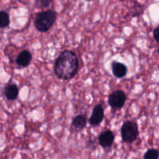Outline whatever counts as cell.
Wrapping results in <instances>:
<instances>
[{
  "mask_svg": "<svg viewBox=\"0 0 159 159\" xmlns=\"http://www.w3.org/2000/svg\"><path fill=\"white\" fill-rule=\"evenodd\" d=\"M153 34H154V37H155V40L159 43V26L154 30Z\"/></svg>",
  "mask_w": 159,
  "mask_h": 159,
  "instance_id": "14",
  "label": "cell"
},
{
  "mask_svg": "<svg viewBox=\"0 0 159 159\" xmlns=\"http://www.w3.org/2000/svg\"><path fill=\"white\" fill-rule=\"evenodd\" d=\"M112 71L116 78H123L127 75V68L120 62L113 61L112 63Z\"/></svg>",
  "mask_w": 159,
  "mask_h": 159,
  "instance_id": "8",
  "label": "cell"
},
{
  "mask_svg": "<svg viewBox=\"0 0 159 159\" xmlns=\"http://www.w3.org/2000/svg\"><path fill=\"white\" fill-rule=\"evenodd\" d=\"M49 1H51V0H49Z\"/></svg>",
  "mask_w": 159,
  "mask_h": 159,
  "instance_id": "17",
  "label": "cell"
},
{
  "mask_svg": "<svg viewBox=\"0 0 159 159\" xmlns=\"http://www.w3.org/2000/svg\"><path fill=\"white\" fill-rule=\"evenodd\" d=\"M87 124V119L85 115H78L73 118L71 126L78 130H81L85 128Z\"/></svg>",
  "mask_w": 159,
  "mask_h": 159,
  "instance_id": "10",
  "label": "cell"
},
{
  "mask_svg": "<svg viewBox=\"0 0 159 159\" xmlns=\"http://www.w3.org/2000/svg\"><path fill=\"white\" fill-rule=\"evenodd\" d=\"M158 158L159 152L156 149H150L144 155V159H158Z\"/></svg>",
  "mask_w": 159,
  "mask_h": 159,
  "instance_id": "12",
  "label": "cell"
},
{
  "mask_svg": "<svg viewBox=\"0 0 159 159\" xmlns=\"http://www.w3.org/2000/svg\"><path fill=\"white\" fill-rule=\"evenodd\" d=\"M158 54H159V48H158Z\"/></svg>",
  "mask_w": 159,
  "mask_h": 159,
  "instance_id": "15",
  "label": "cell"
},
{
  "mask_svg": "<svg viewBox=\"0 0 159 159\" xmlns=\"http://www.w3.org/2000/svg\"><path fill=\"white\" fill-rule=\"evenodd\" d=\"M119 1H125V0H119Z\"/></svg>",
  "mask_w": 159,
  "mask_h": 159,
  "instance_id": "16",
  "label": "cell"
},
{
  "mask_svg": "<svg viewBox=\"0 0 159 159\" xmlns=\"http://www.w3.org/2000/svg\"><path fill=\"white\" fill-rule=\"evenodd\" d=\"M31 60H32V54L27 50H24L18 54L16 61L19 66L25 68L30 65Z\"/></svg>",
  "mask_w": 159,
  "mask_h": 159,
  "instance_id": "7",
  "label": "cell"
},
{
  "mask_svg": "<svg viewBox=\"0 0 159 159\" xmlns=\"http://www.w3.org/2000/svg\"><path fill=\"white\" fill-rule=\"evenodd\" d=\"M57 19V13L52 9L38 12L34 20V26L40 32H47L54 24Z\"/></svg>",
  "mask_w": 159,
  "mask_h": 159,
  "instance_id": "2",
  "label": "cell"
},
{
  "mask_svg": "<svg viewBox=\"0 0 159 159\" xmlns=\"http://www.w3.org/2000/svg\"><path fill=\"white\" fill-rule=\"evenodd\" d=\"M127 96L122 90H116L109 96L108 102L110 107L113 109H120L125 104Z\"/></svg>",
  "mask_w": 159,
  "mask_h": 159,
  "instance_id": "4",
  "label": "cell"
},
{
  "mask_svg": "<svg viewBox=\"0 0 159 159\" xmlns=\"http://www.w3.org/2000/svg\"><path fill=\"white\" fill-rule=\"evenodd\" d=\"M104 118V111L102 106L101 104H97L93 108V113L89 118V124L91 126H98L101 124Z\"/></svg>",
  "mask_w": 159,
  "mask_h": 159,
  "instance_id": "5",
  "label": "cell"
},
{
  "mask_svg": "<svg viewBox=\"0 0 159 159\" xmlns=\"http://www.w3.org/2000/svg\"><path fill=\"white\" fill-rule=\"evenodd\" d=\"M9 23H10V20H9V13L6 11L2 10L0 12V27H7L9 25Z\"/></svg>",
  "mask_w": 159,
  "mask_h": 159,
  "instance_id": "11",
  "label": "cell"
},
{
  "mask_svg": "<svg viewBox=\"0 0 159 159\" xmlns=\"http://www.w3.org/2000/svg\"><path fill=\"white\" fill-rule=\"evenodd\" d=\"M4 94L8 100H15L19 94L18 87L15 84H8L4 88Z\"/></svg>",
  "mask_w": 159,
  "mask_h": 159,
  "instance_id": "9",
  "label": "cell"
},
{
  "mask_svg": "<svg viewBox=\"0 0 159 159\" xmlns=\"http://www.w3.org/2000/svg\"><path fill=\"white\" fill-rule=\"evenodd\" d=\"M139 134L138 124L134 121H126L121 127V137L124 142L133 143Z\"/></svg>",
  "mask_w": 159,
  "mask_h": 159,
  "instance_id": "3",
  "label": "cell"
},
{
  "mask_svg": "<svg viewBox=\"0 0 159 159\" xmlns=\"http://www.w3.org/2000/svg\"><path fill=\"white\" fill-rule=\"evenodd\" d=\"M49 0H37V2L40 3L41 7H48L49 6Z\"/></svg>",
  "mask_w": 159,
  "mask_h": 159,
  "instance_id": "13",
  "label": "cell"
},
{
  "mask_svg": "<svg viewBox=\"0 0 159 159\" xmlns=\"http://www.w3.org/2000/svg\"><path fill=\"white\" fill-rule=\"evenodd\" d=\"M114 141V134L110 130L102 132L99 137V143L102 148H110Z\"/></svg>",
  "mask_w": 159,
  "mask_h": 159,
  "instance_id": "6",
  "label": "cell"
},
{
  "mask_svg": "<svg viewBox=\"0 0 159 159\" xmlns=\"http://www.w3.org/2000/svg\"><path fill=\"white\" fill-rule=\"evenodd\" d=\"M79 60L73 51H65L58 56L54 66V73L58 79L69 80L77 74Z\"/></svg>",
  "mask_w": 159,
  "mask_h": 159,
  "instance_id": "1",
  "label": "cell"
}]
</instances>
